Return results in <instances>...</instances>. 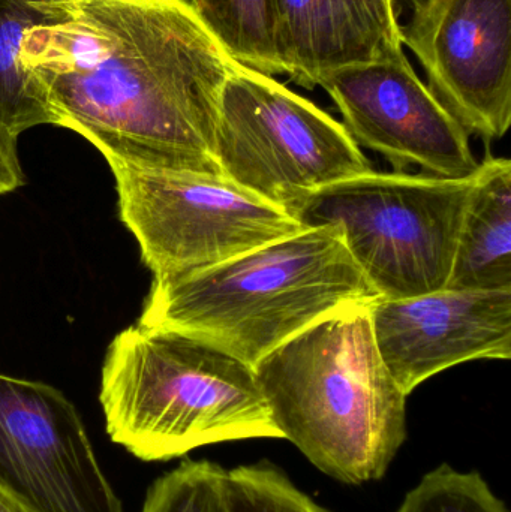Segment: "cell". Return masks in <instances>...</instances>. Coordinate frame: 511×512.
<instances>
[{
	"instance_id": "13",
	"label": "cell",
	"mask_w": 511,
	"mask_h": 512,
	"mask_svg": "<svg viewBox=\"0 0 511 512\" xmlns=\"http://www.w3.org/2000/svg\"><path fill=\"white\" fill-rule=\"evenodd\" d=\"M446 289H511L510 159L489 155L477 168Z\"/></svg>"
},
{
	"instance_id": "1",
	"label": "cell",
	"mask_w": 511,
	"mask_h": 512,
	"mask_svg": "<svg viewBox=\"0 0 511 512\" xmlns=\"http://www.w3.org/2000/svg\"><path fill=\"white\" fill-rule=\"evenodd\" d=\"M23 65L56 126L108 164L221 174L219 98L237 63L188 0H56Z\"/></svg>"
},
{
	"instance_id": "11",
	"label": "cell",
	"mask_w": 511,
	"mask_h": 512,
	"mask_svg": "<svg viewBox=\"0 0 511 512\" xmlns=\"http://www.w3.org/2000/svg\"><path fill=\"white\" fill-rule=\"evenodd\" d=\"M369 313L381 358L405 396L458 364L511 357V289L378 298Z\"/></svg>"
},
{
	"instance_id": "3",
	"label": "cell",
	"mask_w": 511,
	"mask_h": 512,
	"mask_svg": "<svg viewBox=\"0 0 511 512\" xmlns=\"http://www.w3.org/2000/svg\"><path fill=\"white\" fill-rule=\"evenodd\" d=\"M378 298L341 228L323 225L213 267L153 277L138 324L188 334L254 367L314 322Z\"/></svg>"
},
{
	"instance_id": "19",
	"label": "cell",
	"mask_w": 511,
	"mask_h": 512,
	"mask_svg": "<svg viewBox=\"0 0 511 512\" xmlns=\"http://www.w3.org/2000/svg\"><path fill=\"white\" fill-rule=\"evenodd\" d=\"M24 185L17 155V138L0 125V197Z\"/></svg>"
},
{
	"instance_id": "12",
	"label": "cell",
	"mask_w": 511,
	"mask_h": 512,
	"mask_svg": "<svg viewBox=\"0 0 511 512\" xmlns=\"http://www.w3.org/2000/svg\"><path fill=\"white\" fill-rule=\"evenodd\" d=\"M282 74L314 89L326 72L404 53L395 0H267Z\"/></svg>"
},
{
	"instance_id": "2",
	"label": "cell",
	"mask_w": 511,
	"mask_h": 512,
	"mask_svg": "<svg viewBox=\"0 0 511 512\" xmlns=\"http://www.w3.org/2000/svg\"><path fill=\"white\" fill-rule=\"evenodd\" d=\"M371 304L314 322L254 366L281 439L351 486L381 480L407 441L408 396L378 351Z\"/></svg>"
},
{
	"instance_id": "8",
	"label": "cell",
	"mask_w": 511,
	"mask_h": 512,
	"mask_svg": "<svg viewBox=\"0 0 511 512\" xmlns=\"http://www.w3.org/2000/svg\"><path fill=\"white\" fill-rule=\"evenodd\" d=\"M401 41L428 89L468 135L491 143L511 123V0H408Z\"/></svg>"
},
{
	"instance_id": "4",
	"label": "cell",
	"mask_w": 511,
	"mask_h": 512,
	"mask_svg": "<svg viewBox=\"0 0 511 512\" xmlns=\"http://www.w3.org/2000/svg\"><path fill=\"white\" fill-rule=\"evenodd\" d=\"M99 402L111 441L143 462L281 439L254 367L188 334L138 322L108 348Z\"/></svg>"
},
{
	"instance_id": "18",
	"label": "cell",
	"mask_w": 511,
	"mask_h": 512,
	"mask_svg": "<svg viewBox=\"0 0 511 512\" xmlns=\"http://www.w3.org/2000/svg\"><path fill=\"white\" fill-rule=\"evenodd\" d=\"M231 512H329L269 462L227 471Z\"/></svg>"
},
{
	"instance_id": "15",
	"label": "cell",
	"mask_w": 511,
	"mask_h": 512,
	"mask_svg": "<svg viewBox=\"0 0 511 512\" xmlns=\"http://www.w3.org/2000/svg\"><path fill=\"white\" fill-rule=\"evenodd\" d=\"M228 56L252 71L282 74L270 39L267 0H188Z\"/></svg>"
},
{
	"instance_id": "9",
	"label": "cell",
	"mask_w": 511,
	"mask_h": 512,
	"mask_svg": "<svg viewBox=\"0 0 511 512\" xmlns=\"http://www.w3.org/2000/svg\"><path fill=\"white\" fill-rule=\"evenodd\" d=\"M0 486L32 512H123L74 403L0 373Z\"/></svg>"
},
{
	"instance_id": "17",
	"label": "cell",
	"mask_w": 511,
	"mask_h": 512,
	"mask_svg": "<svg viewBox=\"0 0 511 512\" xmlns=\"http://www.w3.org/2000/svg\"><path fill=\"white\" fill-rule=\"evenodd\" d=\"M396 512H509L479 472L449 465L426 474Z\"/></svg>"
},
{
	"instance_id": "20",
	"label": "cell",
	"mask_w": 511,
	"mask_h": 512,
	"mask_svg": "<svg viewBox=\"0 0 511 512\" xmlns=\"http://www.w3.org/2000/svg\"><path fill=\"white\" fill-rule=\"evenodd\" d=\"M0 512H32L21 504L5 487L0 486Z\"/></svg>"
},
{
	"instance_id": "14",
	"label": "cell",
	"mask_w": 511,
	"mask_h": 512,
	"mask_svg": "<svg viewBox=\"0 0 511 512\" xmlns=\"http://www.w3.org/2000/svg\"><path fill=\"white\" fill-rule=\"evenodd\" d=\"M56 0H0V125L18 138L27 129L56 126L38 81L23 65L26 36L48 24Z\"/></svg>"
},
{
	"instance_id": "10",
	"label": "cell",
	"mask_w": 511,
	"mask_h": 512,
	"mask_svg": "<svg viewBox=\"0 0 511 512\" xmlns=\"http://www.w3.org/2000/svg\"><path fill=\"white\" fill-rule=\"evenodd\" d=\"M344 117L357 146L383 155L402 173L464 179L479 162L470 135L417 77L405 53L326 72L317 80Z\"/></svg>"
},
{
	"instance_id": "5",
	"label": "cell",
	"mask_w": 511,
	"mask_h": 512,
	"mask_svg": "<svg viewBox=\"0 0 511 512\" xmlns=\"http://www.w3.org/2000/svg\"><path fill=\"white\" fill-rule=\"evenodd\" d=\"M474 182L476 173L446 179L369 171L303 195L288 212L303 228H341L380 298L399 300L446 289Z\"/></svg>"
},
{
	"instance_id": "16",
	"label": "cell",
	"mask_w": 511,
	"mask_h": 512,
	"mask_svg": "<svg viewBox=\"0 0 511 512\" xmlns=\"http://www.w3.org/2000/svg\"><path fill=\"white\" fill-rule=\"evenodd\" d=\"M141 512H231L227 469L209 460H185L153 481Z\"/></svg>"
},
{
	"instance_id": "6",
	"label": "cell",
	"mask_w": 511,
	"mask_h": 512,
	"mask_svg": "<svg viewBox=\"0 0 511 512\" xmlns=\"http://www.w3.org/2000/svg\"><path fill=\"white\" fill-rule=\"evenodd\" d=\"M216 161L230 182L287 210L303 195L372 171L341 122L239 63L219 98Z\"/></svg>"
},
{
	"instance_id": "7",
	"label": "cell",
	"mask_w": 511,
	"mask_h": 512,
	"mask_svg": "<svg viewBox=\"0 0 511 512\" xmlns=\"http://www.w3.org/2000/svg\"><path fill=\"white\" fill-rule=\"evenodd\" d=\"M119 212L155 276H177L305 230L284 207L221 174L108 164Z\"/></svg>"
}]
</instances>
